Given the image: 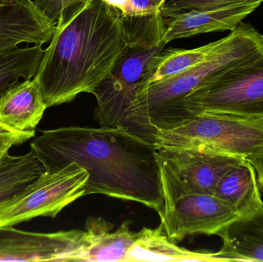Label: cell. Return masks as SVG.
<instances>
[{
  "label": "cell",
  "instance_id": "6da1fadb",
  "mask_svg": "<svg viewBox=\"0 0 263 262\" xmlns=\"http://www.w3.org/2000/svg\"><path fill=\"white\" fill-rule=\"evenodd\" d=\"M30 152L46 170L71 163L84 168L89 173L84 196L100 194L162 211L157 148L126 129L68 126L43 131L32 140Z\"/></svg>",
  "mask_w": 263,
  "mask_h": 262
},
{
  "label": "cell",
  "instance_id": "7a4b0ae2",
  "mask_svg": "<svg viewBox=\"0 0 263 262\" xmlns=\"http://www.w3.org/2000/svg\"><path fill=\"white\" fill-rule=\"evenodd\" d=\"M34 78L47 108L93 93L128 48L121 12L101 0L65 9Z\"/></svg>",
  "mask_w": 263,
  "mask_h": 262
},
{
  "label": "cell",
  "instance_id": "3957f363",
  "mask_svg": "<svg viewBox=\"0 0 263 262\" xmlns=\"http://www.w3.org/2000/svg\"><path fill=\"white\" fill-rule=\"evenodd\" d=\"M262 52L260 34L251 25L241 23L217 50L199 64L163 81L142 86L133 112L135 135L155 145L158 132L175 129L191 118L183 105L189 94L215 74Z\"/></svg>",
  "mask_w": 263,
  "mask_h": 262
},
{
  "label": "cell",
  "instance_id": "277c9868",
  "mask_svg": "<svg viewBox=\"0 0 263 262\" xmlns=\"http://www.w3.org/2000/svg\"><path fill=\"white\" fill-rule=\"evenodd\" d=\"M156 148H190L247 159L263 149V116L201 113L159 131Z\"/></svg>",
  "mask_w": 263,
  "mask_h": 262
},
{
  "label": "cell",
  "instance_id": "5b68a950",
  "mask_svg": "<svg viewBox=\"0 0 263 262\" xmlns=\"http://www.w3.org/2000/svg\"><path fill=\"white\" fill-rule=\"evenodd\" d=\"M159 158L163 206L160 225L173 243L189 235H218L239 214L213 194L187 184L162 158Z\"/></svg>",
  "mask_w": 263,
  "mask_h": 262
},
{
  "label": "cell",
  "instance_id": "8992f818",
  "mask_svg": "<svg viewBox=\"0 0 263 262\" xmlns=\"http://www.w3.org/2000/svg\"><path fill=\"white\" fill-rule=\"evenodd\" d=\"M183 105L192 115L263 116V52L215 74L189 94Z\"/></svg>",
  "mask_w": 263,
  "mask_h": 262
},
{
  "label": "cell",
  "instance_id": "52a82bcc",
  "mask_svg": "<svg viewBox=\"0 0 263 262\" xmlns=\"http://www.w3.org/2000/svg\"><path fill=\"white\" fill-rule=\"evenodd\" d=\"M165 46L126 49L92 93L97 102L94 118L100 126L122 128L134 134L133 112L138 92L149 82L156 58Z\"/></svg>",
  "mask_w": 263,
  "mask_h": 262
},
{
  "label": "cell",
  "instance_id": "ba28073f",
  "mask_svg": "<svg viewBox=\"0 0 263 262\" xmlns=\"http://www.w3.org/2000/svg\"><path fill=\"white\" fill-rule=\"evenodd\" d=\"M88 179L87 171L75 163L46 170L21 192L0 203V227L16 226L37 217L55 218L84 196Z\"/></svg>",
  "mask_w": 263,
  "mask_h": 262
},
{
  "label": "cell",
  "instance_id": "9c48e42d",
  "mask_svg": "<svg viewBox=\"0 0 263 262\" xmlns=\"http://www.w3.org/2000/svg\"><path fill=\"white\" fill-rule=\"evenodd\" d=\"M87 247L86 232H26L0 227V261H81Z\"/></svg>",
  "mask_w": 263,
  "mask_h": 262
},
{
  "label": "cell",
  "instance_id": "30bf717a",
  "mask_svg": "<svg viewBox=\"0 0 263 262\" xmlns=\"http://www.w3.org/2000/svg\"><path fill=\"white\" fill-rule=\"evenodd\" d=\"M158 156L193 189L214 195L222 175L244 158L190 148H157Z\"/></svg>",
  "mask_w": 263,
  "mask_h": 262
},
{
  "label": "cell",
  "instance_id": "8fae6325",
  "mask_svg": "<svg viewBox=\"0 0 263 262\" xmlns=\"http://www.w3.org/2000/svg\"><path fill=\"white\" fill-rule=\"evenodd\" d=\"M260 2L239 3L210 9H191L174 12L164 17V44L173 40L190 38L209 32L234 30L242 20L253 13Z\"/></svg>",
  "mask_w": 263,
  "mask_h": 262
},
{
  "label": "cell",
  "instance_id": "7c38bea8",
  "mask_svg": "<svg viewBox=\"0 0 263 262\" xmlns=\"http://www.w3.org/2000/svg\"><path fill=\"white\" fill-rule=\"evenodd\" d=\"M55 24L33 0H0V52L21 43L43 46L52 39Z\"/></svg>",
  "mask_w": 263,
  "mask_h": 262
},
{
  "label": "cell",
  "instance_id": "4fadbf2b",
  "mask_svg": "<svg viewBox=\"0 0 263 262\" xmlns=\"http://www.w3.org/2000/svg\"><path fill=\"white\" fill-rule=\"evenodd\" d=\"M46 109L36 79L23 80L0 94V124L15 132H35Z\"/></svg>",
  "mask_w": 263,
  "mask_h": 262
},
{
  "label": "cell",
  "instance_id": "5bb4252c",
  "mask_svg": "<svg viewBox=\"0 0 263 262\" xmlns=\"http://www.w3.org/2000/svg\"><path fill=\"white\" fill-rule=\"evenodd\" d=\"M228 261H263V201L240 214L219 234Z\"/></svg>",
  "mask_w": 263,
  "mask_h": 262
},
{
  "label": "cell",
  "instance_id": "9a60e30c",
  "mask_svg": "<svg viewBox=\"0 0 263 262\" xmlns=\"http://www.w3.org/2000/svg\"><path fill=\"white\" fill-rule=\"evenodd\" d=\"M126 220L116 232L114 225L102 217H89L85 223L87 247L81 261H126V255L138 238Z\"/></svg>",
  "mask_w": 263,
  "mask_h": 262
},
{
  "label": "cell",
  "instance_id": "2e32d148",
  "mask_svg": "<svg viewBox=\"0 0 263 262\" xmlns=\"http://www.w3.org/2000/svg\"><path fill=\"white\" fill-rule=\"evenodd\" d=\"M228 261L220 252H193L172 241L159 225L156 229L144 227L128 252L126 261Z\"/></svg>",
  "mask_w": 263,
  "mask_h": 262
},
{
  "label": "cell",
  "instance_id": "e0dca14e",
  "mask_svg": "<svg viewBox=\"0 0 263 262\" xmlns=\"http://www.w3.org/2000/svg\"><path fill=\"white\" fill-rule=\"evenodd\" d=\"M214 195L239 215L262 203L257 175L251 163L244 159L230 168L219 180Z\"/></svg>",
  "mask_w": 263,
  "mask_h": 262
},
{
  "label": "cell",
  "instance_id": "ac0fdd59",
  "mask_svg": "<svg viewBox=\"0 0 263 262\" xmlns=\"http://www.w3.org/2000/svg\"><path fill=\"white\" fill-rule=\"evenodd\" d=\"M46 171L32 152L18 156L8 154L0 163V203L21 192Z\"/></svg>",
  "mask_w": 263,
  "mask_h": 262
},
{
  "label": "cell",
  "instance_id": "d6986e66",
  "mask_svg": "<svg viewBox=\"0 0 263 262\" xmlns=\"http://www.w3.org/2000/svg\"><path fill=\"white\" fill-rule=\"evenodd\" d=\"M44 52L41 45L0 52V94L20 79L34 78Z\"/></svg>",
  "mask_w": 263,
  "mask_h": 262
},
{
  "label": "cell",
  "instance_id": "ffe728a7",
  "mask_svg": "<svg viewBox=\"0 0 263 262\" xmlns=\"http://www.w3.org/2000/svg\"><path fill=\"white\" fill-rule=\"evenodd\" d=\"M224 40L222 38L193 49H163L156 58L154 72L147 85L163 81L191 69L217 50Z\"/></svg>",
  "mask_w": 263,
  "mask_h": 262
},
{
  "label": "cell",
  "instance_id": "44dd1931",
  "mask_svg": "<svg viewBox=\"0 0 263 262\" xmlns=\"http://www.w3.org/2000/svg\"><path fill=\"white\" fill-rule=\"evenodd\" d=\"M263 0H167L161 12L163 17L174 12L191 9H210L239 3H255Z\"/></svg>",
  "mask_w": 263,
  "mask_h": 262
},
{
  "label": "cell",
  "instance_id": "7402d4cb",
  "mask_svg": "<svg viewBox=\"0 0 263 262\" xmlns=\"http://www.w3.org/2000/svg\"><path fill=\"white\" fill-rule=\"evenodd\" d=\"M37 7L48 18L57 23L60 14L70 6L87 0H33Z\"/></svg>",
  "mask_w": 263,
  "mask_h": 262
},
{
  "label": "cell",
  "instance_id": "603a6c76",
  "mask_svg": "<svg viewBox=\"0 0 263 262\" xmlns=\"http://www.w3.org/2000/svg\"><path fill=\"white\" fill-rule=\"evenodd\" d=\"M35 132H15L0 135V163L13 146H20L35 136Z\"/></svg>",
  "mask_w": 263,
  "mask_h": 262
},
{
  "label": "cell",
  "instance_id": "cb8c5ba5",
  "mask_svg": "<svg viewBox=\"0 0 263 262\" xmlns=\"http://www.w3.org/2000/svg\"><path fill=\"white\" fill-rule=\"evenodd\" d=\"M167 0H131L133 15L149 16L160 15L161 9Z\"/></svg>",
  "mask_w": 263,
  "mask_h": 262
},
{
  "label": "cell",
  "instance_id": "d4e9b609",
  "mask_svg": "<svg viewBox=\"0 0 263 262\" xmlns=\"http://www.w3.org/2000/svg\"><path fill=\"white\" fill-rule=\"evenodd\" d=\"M246 160L250 162L252 166L254 167L256 175H257L259 188L263 190V149L259 153L252 155Z\"/></svg>",
  "mask_w": 263,
  "mask_h": 262
},
{
  "label": "cell",
  "instance_id": "484cf974",
  "mask_svg": "<svg viewBox=\"0 0 263 262\" xmlns=\"http://www.w3.org/2000/svg\"><path fill=\"white\" fill-rule=\"evenodd\" d=\"M106 4L119 9L123 16L133 15V6L131 0H101Z\"/></svg>",
  "mask_w": 263,
  "mask_h": 262
},
{
  "label": "cell",
  "instance_id": "4316f807",
  "mask_svg": "<svg viewBox=\"0 0 263 262\" xmlns=\"http://www.w3.org/2000/svg\"><path fill=\"white\" fill-rule=\"evenodd\" d=\"M15 132H15V131L12 130V129H9V128L0 124V135H6V134L9 133H15Z\"/></svg>",
  "mask_w": 263,
  "mask_h": 262
},
{
  "label": "cell",
  "instance_id": "83f0119b",
  "mask_svg": "<svg viewBox=\"0 0 263 262\" xmlns=\"http://www.w3.org/2000/svg\"><path fill=\"white\" fill-rule=\"evenodd\" d=\"M260 39H261V41H262V46H263V35H261V34H260Z\"/></svg>",
  "mask_w": 263,
  "mask_h": 262
}]
</instances>
